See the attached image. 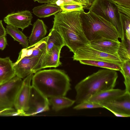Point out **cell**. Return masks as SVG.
Wrapping results in <instances>:
<instances>
[{
	"label": "cell",
	"instance_id": "1",
	"mask_svg": "<svg viewBox=\"0 0 130 130\" xmlns=\"http://www.w3.org/2000/svg\"><path fill=\"white\" fill-rule=\"evenodd\" d=\"M80 13L77 11H61L54 15L53 21L52 28L59 32L65 46L73 53L89 43L83 29Z\"/></svg>",
	"mask_w": 130,
	"mask_h": 130
},
{
	"label": "cell",
	"instance_id": "2",
	"mask_svg": "<svg viewBox=\"0 0 130 130\" xmlns=\"http://www.w3.org/2000/svg\"><path fill=\"white\" fill-rule=\"evenodd\" d=\"M118 77L116 71L108 69L99 70L78 83L75 87V102L87 101L92 96L115 87Z\"/></svg>",
	"mask_w": 130,
	"mask_h": 130
},
{
	"label": "cell",
	"instance_id": "3",
	"mask_svg": "<svg viewBox=\"0 0 130 130\" xmlns=\"http://www.w3.org/2000/svg\"><path fill=\"white\" fill-rule=\"evenodd\" d=\"M32 85L47 98L65 96L71 89L70 79L57 69L39 70L34 74Z\"/></svg>",
	"mask_w": 130,
	"mask_h": 130
},
{
	"label": "cell",
	"instance_id": "4",
	"mask_svg": "<svg viewBox=\"0 0 130 130\" xmlns=\"http://www.w3.org/2000/svg\"><path fill=\"white\" fill-rule=\"evenodd\" d=\"M80 17L85 36L89 42L109 40L119 42L117 31L110 22L89 11L81 12Z\"/></svg>",
	"mask_w": 130,
	"mask_h": 130
},
{
	"label": "cell",
	"instance_id": "5",
	"mask_svg": "<svg viewBox=\"0 0 130 130\" xmlns=\"http://www.w3.org/2000/svg\"><path fill=\"white\" fill-rule=\"evenodd\" d=\"M88 9L110 23L117 31L121 39L125 38L116 4L111 0H94Z\"/></svg>",
	"mask_w": 130,
	"mask_h": 130
},
{
	"label": "cell",
	"instance_id": "6",
	"mask_svg": "<svg viewBox=\"0 0 130 130\" xmlns=\"http://www.w3.org/2000/svg\"><path fill=\"white\" fill-rule=\"evenodd\" d=\"M22 82V79L16 76L0 84V108L14 107L15 99Z\"/></svg>",
	"mask_w": 130,
	"mask_h": 130
},
{
	"label": "cell",
	"instance_id": "7",
	"mask_svg": "<svg viewBox=\"0 0 130 130\" xmlns=\"http://www.w3.org/2000/svg\"><path fill=\"white\" fill-rule=\"evenodd\" d=\"M74 60H82L103 61L121 64L122 62L117 56L96 50L88 45L78 49L74 53Z\"/></svg>",
	"mask_w": 130,
	"mask_h": 130
},
{
	"label": "cell",
	"instance_id": "8",
	"mask_svg": "<svg viewBox=\"0 0 130 130\" xmlns=\"http://www.w3.org/2000/svg\"><path fill=\"white\" fill-rule=\"evenodd\" d=\"M50 105L48 99L35 88L31 86L28 103V108L24 116L35 115L48 111Z\"/></svg>",
	"mask_w": 130,
	"mask_h": 130
},
{
	"label": "cell",
	"instance_id": "9",
	"mask_svg": "<svg viewBox=\"0 0 130 130\" xmlns=\"http://www.w3.org/2000/svg\"><path fill=\"white\" fill-rule=\"evenodd\" d=\"M100 104L111 112L121 113L130 116V93L123 94Z\"/></svg>",
	"mask_w": 130,
	"mask_h": 130
},
{
	"label": "cell",
	"instance_id": "10",
	"mask_svg": "<svg viewBox=\"0 0 130 130\" xmlns=\"http://www.w3.org/2000/svg\"><path fill=\"white\" fill-rule=\"evenodd\" d=\"M45 53L41 56L30 58L18 57L17 60L13 63L16 76L22 79L34 74V68Z\"/></svg>",
	"mask_w": 130,
	"mask_h": 130
},
{
	"label": "cell",
	"instance_id": "11",
	"mask_svg": "<svg viewBox=\"0 0 130 130\" xmlns=\"http://www.w3.org/2000/svg\"><path fill=\"white\" fill-rule=\"evenodd\" d=\"M34 74H31L23 80L21 86L17 93L14 103V107L17 110L26 111L28 108L31 83Z\"/></svg>",
	"mask_w": 130,
	"mask_h": 130
},
{
	"label": "cell",
	"instance_id": "12",
	"mask_svg": "<svg viewBox=\"0 0 130 130\" xmlns=\"http://www.w3.org/2000/svg\"><path fill=\"white\" fill-rule=\"evenodd\" d=\"M32 15L29 11L25 10L8 14L3 20L7 25L21 28L22 30L29 26L31 23Z\"/></svg>",
	"mask_w": 130,
	"mask_h": 130
},
{
	"label": "cell",
	"instance_id": "13",
	"mask_svg": "<svg viewBox=\"0 0 130 130\" xmlns=\"http://www.w3.org/2000/svg\"><path fill=\"white\" fill-rule=\"evenodd\" d=\"M61 48H53L49 52H46L35 69L36 73L42 69L47 68H56L61 64L60 60Z\"/></svg>",
	"mask_w": 130,
	"mask_h": 130
},
{
	"label": "cell",
	"instance_id": "14",
	"mask_svg": "<svg viewBox=\"0 0 130 130\" xmlns=\"http://www.w3.org/2000/svg\"><path fill=\"white\" fill-rule=\"evenodd\" d=\"M120 42L109 40H102L89 42L91 47L102 52L118 57V52Z\"/></svg>",
	"mask_w": 130,
	"mask_h": 130
},
{
	"label": "cell",
	"instance_id": "15",
	"mask_svg": "<svg viewBox=\"0 0 130 130\" xmlns=\"http://www.w3.org/2000/svg\"><path fill=\"white\" fill-rule=\"evenodd\" d=\"M46 39L47 37L35 45L22 49L19 57L30 58L42 56L46 52Z\"/></svg>",
	"mask_w": 130,
	"mask_h": 130
},
{
	"label": "cell",
	"instance_id": "16",
	"mask_svg": "<svg viewBox=\"0 0 130 130\" xmlns=\"http://www.w3.org/2000/svg\"><path fill=\"white\" fill-rule=\"evenodd\" d=\"M47 27L42 20L38 19L34 22L28 39L29 46L35 45L45 37L47 33Z\"/></svg>",
	"mask_w": 130,
	"mask_h": 130
},
{
	"label": "cell",
	"instance_id": "17",
	"mask_svg": "<svg viewBox=\"0 0 130 130\" xmlns=\"http://www.w3.org/2000/svg\"><path fill=\"white\" fill-rule=\"evenodd\" d=\"M15 76L13 63L9 57L0 58V84L9 80Z\"/></svg>",
	"mask_w": 130,
	"mask_h": 130
},
{
	"label": "cell",
	"instance_id": "18",
	"mask_svg": "<svg viewBox=\"0 0 130 130\" xmlns=\"http://www.w3.org/2000/svg\"><path fill=\"white\" fill-rule=\"evenodd\" d=\"M125 90L114 88L105 90L91 96L88 101L100 104L124 93Z\"/></svg>",
	"mask_w": 130,
	"mask_h": 130
},
{
	"label": "cell",
	"instance_id": "19",
	"mask_svg": "<svg viewBox=\"0 0 130 130\" xmlns=\"http://www.w3.org/2000/svg\"><path fill=\"white\" fill-rule=\"evenodd\" d=\"M32 11L33 13L36 16L43 18L55 15L61 10L60 7L48 3L36 7L33 9Z\"/></svg>",
	"mask_w": 130,
	"mask_h": 130
},
{
	"label": "cell",
	"instance_id": "20",
	"mask_svg": "<svg viewBox=\"0 0 130 130\" xmlns=\"http://www.w3.org/2000/svg\"><path fill=\"white\" fill-rule=\"evenodd\" d=\"M46 52H49L53 47H57L62 48L65 46L63 39L56 30L52 28L47 36Z\"/></svg>",
	"mask_w": 130,
	"mask_h": 130
},
{
	"label": "cell",
	"instance_id": "21",
	"mask_svg": "<svg viewBox=\"0 0 130 130\" xmlns=\"http://www.w3.org/2000/svg\"><path fill=\"white\" fill-rule=\"evenodd\" d=\"M48 100L50 105L52 106V109L56 111L70 107L75 102V100L63 96L50 98Z\"/></svg>",
	"mask_w": 130,
	"mask_h": 130
},
{
	"label": "cell",
	"instance_id": "22",
	"mask_svg": "<svg viewBox=\"0 0 130 130\" xmlns=\"http://www.w3.org/2000/svg\"><path fill=\"white\" fill-rule=\"evenodd\" d=\"M6 30L7 34L11 36L14 40L19 42L24 48L29 46L27 37L18 28L7 25L6 26Z\"/></svg>",
	"mask_w": 130,
	"mask_h": 130
},
{
	"label": "cell",
	"instance_id": "23",
	"mask_svg": "<svg viewBox=\"0 0 130 130\" xmlns=\"http://www.w3.org/2000/svg\"><path fill=\"white\" fill-rule=\"evenodd\" d=\"M82 64L120 71V64L111 62L99 61L82 60L79 61Z\"/></svg>",
	"mask_w": 130,
	"mask_h": 130
},
{
	"label": "cell",
	"instance_id": "24",
	"mask_svg": "<svg viewBox=\"0 0 130 130\" xmlns=\"http://www.w3.org/2000/svg\"><path fill=\"white\" fill-rule=\"evenodd\" d=\"M121 40L118 55L122 62L130 60V40H127L125 37L121 39Z\"/></svg>",
	"mask_w": 130,
	"mask_h": 130
},
{
	"label": "cell",
	"instance_id": "25",
	"mask_svg": "<svg viewBox=\"0 0 130 130\" xmlns=\"http://www.w3.org/2000/svg\"><path fill=\"white\" fill-rule=\"evenodd\" d=\"M120 71L124 78L126 92L130 93V60L122 62L120 64Z\"/></svg>",
	"mask_w": 130,
	"mask_h": 130
},
{
	"label": "cell",
	"instance_id": "26",
	"mask_svg": "<svg viewBox=\"0 0 130 130\" xmlns=\"http://www.w3.org/2000/svg\"><path fill=\"white\" fill-rule=\"evenodd\" d=\"M122 30L125 38L130 40V17L119 12Z\"/></svg>",
	"mask_w": 130,
	"mask_h": 130
},
{
	"label": "cell",
	"instance_id": "27",
	"mask_svg": "<svg viewBox=\"0 0 130 130\" xmlns=\"http://www.w3.org/2000/svg\"><path fill=\"white\" fill-rule=\"evenodd\" d=\"M61 11L63 12L77 11L81 12H84V7L81 4H69L60 6Z\"/></svg>",
	"mask_w": 130,
	"mask_h": 130
},
{
	"label": "cell",
	"instance_id": "28",
	"mask_svg": "<svg viewBox=\"0 0 130 130\" xmlns=\"http://www.w3.org/2000/svg\"><path fill=\"white\" fill-rule=\"evenodd\" d=\"M100 108H103V107L100 104L87 101L78 104L73 107V109L76 110H80Z\"/></svg>",
	"mask_w": 130,
	"mask_h": 130
},
{
	"label": "cell",
	"instance_id": "29",
	"mask_svg": "<svg viewBox=\"0 0 130 130\" xmlns=\"http://www.w3.org/2000/svg\"><path fill=\"white\" fill-rule=\"evenodd\" d=\"M49 3L54 4L59 7L63 5L72 3L83 5L77 0H50Z\"/></svg>",
	"mask_w": 130,
	"mask_h": 130
},
{
	"label": "cell",
	"instance_id": "30",
	"mask_svg": "<svg viewBox=\"0 0 130 130\" xmlns=\"http://www.w3.org/2000/svg\"><path fill=\"white\" fill-rule=\"evenodd\" d=\"M13 107L0 108V116H9L11 113L16 110Z\"/></svg>",
	"mask_w": 130,
	"mask_h": 130
},
{
	"label": "cell",
	"instance_id": "31",
	"mask_svg": "<svg viewBox=\"0 0 130 130\" xmlns=\"http://www.w3.org/2000/svg\"><path fill=\"white\" fill-rule=\"evenodd\" d=\"M118 5L130 8V0H111Z\"/></svg>",
	"mask_w": 130,
	"mask_h": 130
},
{
	"label": "cell",
	"instance_id": "32",
	"mask_svg": "<svg viewBox=\"0 0 130 130\" xmlns=\"http://www.w3.org/2000/svg\"><path fill=\"white\" fill-rule=\"evenodd\" d=\"M117 6L119 12L130 17V8H127L117 5Z\"/></svg>",
	"mask_w": 130,
	"mask_h": 130
},
{
	"label": "cell",
	"instance_id": "33",
	"mask_svg": "<svg viewBox=\"0 0 130 130\" xmlns=\"http://www.w3.org/2000/svg\"><path fill=\"white\" fill-rule=\"evenodd\" d=\"M81 3L84 6V9H88L94 0H77Z\"/></svg>",
	"mask_w": 130,
	"mask_h": 130
},
{
	"label": "cell",
	"instance_id": "34",
	"mask_svg": "<svg viewBox=\"0 0 130 130\" xmlns=\"http://www.w3.org/2000/svg\"><path fill=\"white\" fill-rule=\"evenodd\" d=\"M6 36H4L0 38V49L4 50L7 45V41Z\"/></svg>",
	"mask_w": 130,
	"mask_h": 130
},
{
	"label": "cell",
	"instance_id": "35",
	"mask_svg": "<svg viewBox=\"0 0 130 130\" xmlns=\"http://www.w3.org/2000/svg\"><path fill=\"white\" fill-rule=\"evenodd\" d=\"M2 22V20H0V38L6 36L7 34L6 29L4 27Z\"/></svg>",
	"mask_w": 130,
	"mask_h": 130
},
{
	"label": "cell",
	"instance_id": "36",
	"mask_svg": "<svg viewBox=\"0 0 130 130\" xmlns=\"http://www.w3.org/2000/svg\"><path fill=\"white\" fill-rule=\"evenodd\" d=\"M50 0H34V2L37 1L39 3H49V2Z\"/></svg>",
	"mask_w": 130,
	"mask_h": 130
}]
</instances>
